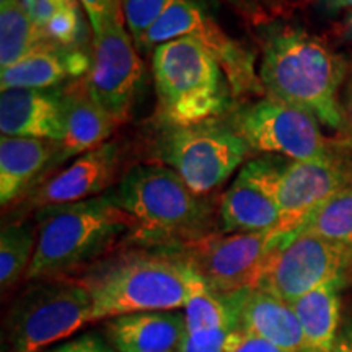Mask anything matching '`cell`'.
Returning a JSON list of instances; mask_svg holds the SVG:
<instances>
[{
	"label": "cell",
	"instance_id": "obj_21",
	"mask_svg": "<svg viewBox=\"0 0 352 352\" xmlns=\"http://www.w3.org/2000/svg\"><path fill=\"white\" fill-rule=\"evenodd\" d=\"M116 127L113 118L88 95L85 85L69 88L65 135L63 142L57 144V152L47 170L107 144Z\"/></svg>",
	"mask_w": 352,
	"mask_h": 352
},
{
	"label": "cell",
	"instance_id": "obj_25",
	"mask_svg": "<svg viewBox=\"0 0 352 352\" xmlns=\"http://www.w3.org/2000/svg\"><path fill=\"white\" fill-rule=\"evenodd\" d=\"M310 232L352 253V183L329 197L298 232Z\"/></svg>",
	"mask_w": 352,
	"mask_h": 352
},
{
	"label": "cell",
	"instance_id": "obj_30",
	"mask_svg": "<svg viewBox=\"0 0 352 352\" xmlns=\"http://www.w3.org/2000/svg\"><path fill=\"white\" fill-rule=\"evenodd\" d=\"M44 352H114L101 333H83Z\"/></svg>",
	"mask_w": 352,
	"mask_h": 352
},
{
	"label": "cell",
	"instance_id": "obj_2",
	"mask_svg": "<svg viewBox=\"0 0 352 352\" xmlns=\"http://www.w3.org/2000/svg\"><path fill=\"white\" fill-rule=\"evenodd\" d=\"M38 240L25 283L78 277L101 259L124 248L134 233V220L113 192L47 206L34 214Z\"/></svg>",
	"mask_w": 352,
	"mask_h": 352
},
{
	"label": "cell",
	"instance_id": "obj_16",
	"mask_svg": "<svg viewBox=\"0 0 352 352\" xmlns=\"http://www.w3.org/2000/svg\"><path fill=\"white\" fill-rule=\"evenodd\" d=\"M67 122V90L8 88L0 95V131L10 138H33L60 144Z\"/></svg>",
	"mask_w": 352,
	"mask_h": 352
},
{
	"label": "cell",
	"instance_id": "obj_37",
	"mask_svg": "<svg viewBox=\"0 0 352 352\" xmlns=\"http://www.w3.org/2000/svg\"><path fill=\"white\" fill-rule=\"evenodd\" d=\"M63 7H70V8H78V2L80 0H57Z\"/></svg>",
	"mask_w": 352,
	"mask_h": 352
},
{
	"label": "cell",
	"instance_id": "obj_29",
	"mask_svg": "<svg viewBox=\"0 0 352 352\" xmlns=\"http://www.w3.org/2000/svg\"><path fill=\"white\" fill-rule=\"evenodd\" d=\"M232 333L230 329L186 333L182 352H226Z\"/></svg>",
	"mask_w": 352,
	"mask_h": 352
},
{
	"label": "cell",
	"instance_id": "obj_34",
	"mask_svg": "<svg viewBox=\"0 0 352 352\" xmlns=\"http://www.w3.org/2000/svg\"><path fill=\"white\" fill-rule=\"evenodd\" d=\"M342 120H344L342 132H344L346 135V142L352 145V74L349 82H347L344 104H342Z\"/></svg>",
	"mask_w": 352,
	"mask_h": 352
},
{
	"label": "cell",
	"instance_id": "obj_26",
	"mask_svg": "<svg viewBox=\"0 0 352 352\" xmlns=\"http://www.w3.org/2000/svg\"><path fill=\"white\" fill-rule=\"evenodd\" d=\"M170 3L171 0H121L126 28L135 44L142 41Z\"/></svg>",
	"mask_w": 352,
	"mask_h": 352
},
{
	"label": "cell",
	"instance_id": "obj_12",
	"mask_svg": "<svg viewBox=\"0 0 352 352\" xmlns=\"http://www.w3.org/2000/svg\"><path fill=\"white\" fill-rule=\"evenodd\" d=\"M94 36V65L87 76L85 88L118 126L124 124L132 116L142 87V60L122 13L111 16Z\"/></svg>",
	"mask_w": 352,
	"mask_h": 352
},
{
	"label": "cell",
	"instance_id": "obj_40",
	"mask_svg": "<svg viewBox=\"0 0 352 352\" xmlns=\"http://www.w3.org/2000/svg\"><path fill=\"white\" fill-rule=\"evenodd\" d=\"M114 352H116V351H114Z\"/></svg>",
	"mask_w": 352,
	"mask_h": 352
},
{
	"label": "cell",
	"instance_id": "obj_6",
	"mask_svg": "<svg viewBox=\"0 0 352 352\" xmlns=\"http://www.w3.org/2000/svg\"><path fill=\"white\" fill-rule=\"evenodd\" d=\"M95 323L90 292L77 277L26 283L2 321V352H44Z\"/></svg>",
	"mask_w": 352,
	"mask_h": 352
},
{
	"label": "cell",
	"instance_id": "obj_33",
	"mask_svg": "<svg viewBox=\"0 0 352 352\" xmlns=\"http://www.w3.org/2000/svg\"><path fill=\"white\" fill-rule=\"evenodd\" d=\"M331 352H352V315L341 321Z\"/></svg>",
	"mask_w": 352,
	"mask_h": 352
},
{
	"label": "cell",
	"instance_id": "obj_4",
	"mask_svg": "<svg viewBox=\"0 0 352 352\" xmlns=\"http://www.w3.org/2000/svg\"><path fill=\"white\" fill-rule=\"evenodd\" d=\"M346 65L320 38L290 26L271 30L263 43L259 80L270 98L311 113L342 131L340 88Z\"/></svg>",
	"mask_w": 352,
	"mask_h": 352
},
{
	"label": "cell",
	"instance_id": "obj_22",
	"mask_svg": "<svg viewBox=\"0 0 352 352\" xmlns=\"http://www.w3.org/2000/svg\"><path fill=\"white\" fill-rule=\"evenodd\" d=\"M341 284H327L290 303L310 352H331L341 327Z\"/></svg>",
	"mask_w": 352,
	"mask_h": 352
},
{
	"label": "cell",
	"instance_id": "obj_31",
	"mask_svg": "<svg viewBox=\"0 0 352 352\" xmlns=\"http://www.w3.org/2000/svg\"><path fill=\"white\" fill-rule=\"evenodd\" d=\"M80 3L85 8L94 34L98 33L111 16L122 13L121 0H80Z\"/></svg>",
	"mask_w": 352,
	"mask_h": 352
},
{
	"label": "cell",
	"instance_id": "obj_9",
	"mask_svg": "<svg viewBox=\"0 0 352 352\" xmlns=\"http://www.w3.org/2000/svg\"><path fill=\"white\" fill-rule=\"evenodd\" d=\"M290 240L274 232L222 233L176 248L201 277L206 287L215 294H230L256 287L271 254Z\"/></svg>",
	"mask_w": 352,
	"mask_h": 352
},
{
	"label": "cell",
	"instance_id": "obj_32",
	"mask_svg": "<svg viewBox=\"0 0 352 352\" xmlns=\"http://www.w3.org/2000/svg\"><path fill=\"white\" fill-rule=\"evenodd\" d=\"M226 352H285L270 341L245 331H233Z\"/></svg>",
	"mask_w": 352,
	"mask_h": 352
},
{
	"label": "cell",
	"instance_id": "obj_27",
	"mask_svg": "<svg viewBox=\"0 0 352 352\" xmlns=\"http://www.w3.org/2000/svg\"><path fill=\"white\" fill-rule=\"evenodd\" d=\"M82 32V19L78 8L63 7L50 20V23L39 30L41 38L52 41L59 46H77L78 38Z\"/></svg>",
	"mask_w": 352,
	"mask_h": 352
},
{
	"label": "cell",
	"instance_id": "obj_28",
	"mask_svg": "<svg viewBox=\"0 0 352 352\" xmlns=\"http://www.w3.org/2000/svg\"><path fill=\"white\" fill-rule=\"evenodd\" d=\"M241 20L254 26L266 25L280 16L287 8V0H222Z\"/></svg>",
	"mask_w": 352,
	"mask_h": 352
},
{
	"label": "cell",
	"instance_id": "obj_41",
	"mask_svg": "<svg viewBox=\"0 0 352 352\" xmlns=\"http://www.w3.org/2000/svg\"><path fill=\"white\" fill-rule=\"evenodd\" d=\"M308 352H310V351H308Z\"/></svg>",
	"mask_w": 352,
	"mask_h": 352
},
{
	"label": "cell",
	"instance_id": "obj_19",
	"mask_svg": "<svg viewBox=\"0 0 352 352\" xmlns=\"http://www.w3.org/2000/svg\"><path fill=\"white\" fill-rule=\"evenodd\" d=\"M239 331L270 341L285 352H308L300 321L290 303L259 287L235 292Z\"/></svg>",
	"mask_w": 352,
	"mask_h": 352
},
{
	"label": "cell",
	"instance_id": "obj_24",
	"mask_svg": "<svg viewBox=\"0 0 352 352\" xmlns=\"http://www.w3.org/2000/svg\"><path fill=\"white\" fill-rule=\"evenodd\" d=\"M41 41L33 16L21 2L0 8V67L8 69L28 56Z\"/></svg>",
	"mask_w": 352,
	"mask_h": 352
},
{
	"label": "cell",
	"instance_id": "obj_8",
	"mask_svg": "<svg viewBox=\"0 0 352 352\" xmlns=\"http://www.w3.org/2000/svg\"><path fill=\"white\" fill-rule=\"evenodd\" d=\"M191 36L215 57L226 74L233 98L261 96L263 83L254 69V54L223 32L197 0H171L164 15L148 30L138 50L148 51L171 39Z\"/></svg>",
	"mask_w": 352,
	"mask_h": 352
},
{
	"label": "cell",
	"instance_id": "obj_23",
	"mask_svg": "<svg viewBox=\"0 0 352 352\" xmlns=\"http://www.w3.org/2000/svg\"><path fill=\"white\" fill-rule=\"evenodd\" d=\"M36 223L10 222L0 232V287L2 296L25 280L36 250Z\"/></svg>",
	"mask_w": 352,
	"mask_h": 352
},
{
	"label": "cell",
	"instance_id": "obj_10",
	"mask_svg": "<svg viewBox=\"0 0 352 352\" xmlns=\"http://www.w3.org/2000/svg\"><path fill=\"white\" fill-rule=\"evenodd\" d=\"M351 274L349 250L302 230L271 254L256 287L294 303L321 285H346Z\"/></svg>",
	"mask_w": 352,
	"mask_h": 352
},
{
	"label": "cell",
	"instance_id": "obj_11",
	"mask_svg": "<svg viewBox=\"0 0 352 352\" xmlns=\"http://www.w3.org/2000/svg\"><path fill=\"white\" fill-rule=\"evenodd\" d=\"M230 124L258 153L292 162L315 160L329 153L320 121L314 114L270 96L240 108Z\"/></svg>",
	"mask_w": 352,
	"mask_h": 352
},
{
	"label": "cell",
	"instance_id": "obj_38",
	"mask_svg": "<svg viewBox=\"0 0 352 352\" xmlns=\"http://www.w3.org/2000/svg\"><path fill=\"white\" fill-rule=\"evenodd\" d=\"M16 2H21V0H0V8H6V7H10L13 3Z\"/></svg>",
	"mask_w": 352,
	"mask_h": 352
},
{
	"label": "cell",
	"instance_id": "obj_39",
	"mask_svg": "<svg viewBox=\"0 0 352 352\" xmlns=\"http://www.w3.org/2000/svg\"><path fill=\"white\" fill-rule=\"evenodd\" d=\"M349 32H351V34H352V15L349 16Z\"/></svg>",
	"mask_w": 352,
	"mask_h": 352
},
{
	"label": "cell",
	"instance_id": "obj_14",
	"mask_svg": "<svg viewBox=\"0 0 352 352\" xmlns=\"http://www.w3.org/2000/svg\"><path fill=\"white\" fill-rule=\"evenodd\" d=\"M352 183V165L336 153L292 162L279 186V223L276 235L292 240L320 206Z\"/></svg>",
	"mask_w": 352,
	"mask_h": 352
},
{
	"label": "cell",
	"instance_id": "obj_7",
	"mask_svg": "<svg viewBox=\"0 0 352 352\" xmlns=\"http://www.w3.org/2000/svg\"><path fill=\"white\" fill-rule=\"evenodd\" d=\"M250 152L235 127L220 120L165 126L157 142V157L202 197L222 186Z\"/></svg>",
	"mask_w": 352,
	"mask_h": 352
},
{
	"label": "cell",
	"instance_id": "obj_13",
	"mask_svg": "<svg viewBox=\"0 0 352 352\" xmlns=\"http://www.w3.org/2000/svg\"><path fill=\"white\" fill-rule=\"evenodd\" d=\"M287 165L279 155L254 158L245 164L219 202L220 232L274 230L279 223V186Z\"/></svg>",
	"mask_w": 352,
	"mask_h": 352
},
{
	"label": "cell",
	"instance_id": "obj_20",
	"mask_svg": "<svg viewBox=\"0 0 352 352\" xmlns=\"http://www.w3.org/2000/svg\"><path fill=\"white\" fill-rule=\"evenodd\" d=\"M57 152V144L44 139H0V202L6 209L33 191V184L46 173Z\"/></svg>",
	"mask_w": 352,
	"mask_h": 352
},
{
	"label": "cell",
	"instance_id": "obj_15",
	"mask_svg": "<svg viewBox=\"0 0 352 352\" xmlns=\"http://www.w3.org/2000/svg\"><path fill=\"white\" fill-rule=\"evenodd\" d=\"M121 151L118 142H107L77 157L30 192L26 209L70 204L108 192L120 168Z\"/></svg>",
	"mask_w": 352,
	"mask_h": 352
},
{
	"label": "cell",
	"instance_id": "obj_36",
	"mask_svg": "<svg viewBox=\"0 0 352 352\" xmlns=\"http://www.w3.org/2000/svg\"><path fill=\"white\" fill-rule=\"evenodd\" d=\"M21 3H23L26 10L30 12V15L33 16V13H34V8H36V0H21Z\"/></svg>",
	"mask_w": 352,
	"mask_h": 352
},
{
	"label": "cell",
	"instance_id": "obj_35",
	"mask_svg": "<svg viewBox=\"0 0 352 352\" xmlns=\"http://www.w3.org/2000/svg\"><path fill=\"white\" fill-rule=\"evenodd\" d=\"M324 6L331 10H342V8H352V0H323Z\"/></svg>",
	"mask_w": 352,
	"mask_h": 352
},
{
	"label": "cell",
	"instance_id": "obj_3",
	"mask_svg": "<svg viewBox=\"0 0 352 352\" xmlns=\"http://www.w3.org/2000/svg\"><path fill=\"white\" fill-rule=\"evenodd\" d=\"M109 191L134 220L127 245L176 250L220 232L208 197L195 195L166 165L134 166Z\"/></svg>",
	"mask_w": 352,
	"mask_h": 352
},
{
	"label": "cell",
	"instance_id": "obj_18",
	"mask_svg": "<svg viewBox=\"0 0 352 352\" xmlns=\"http://www.w3.org/2000/svg\"><path fill=\"white\" fill-rule=\"evenodd\" d=\"M94 59L78 46H59L41 38L36 47L0 76L2 90L8 88H56L90 74Z\"/></svg>",
	"mask_w": 352,
	"mask_h": 352
},
{
	"label": "cell",
	"instance_id": "obj_17",
	"mask_svg": "<svg viewBox=\"0 0 352 352\" xmlns=\"http://www.w3.org/2000/svg\"><path fill=\"white\" fill-rule=\"evenodd\" d=\"M101 336L116 352H182L186 321L179 310L139 311L101 321Z\"/></svg>",
	"mask_w": 352,
	"mask_h": 352
},
{
	"label": "cell",
	"instance_id": "obj_1",
	"mask_svg": "<svg viewBox=\"0 0 352 352\" xmlns=\"http://www.w3.org/2000/svg\"><path fill=\"white\" fill-rule=\"evenodd\" d=\"M77 279L90 292L95 323L139 311L182 310L208 289L178 252L145 246L118 250Z\"/></svg>",
	"mask_w": 352,
	"mask_h": 352
},
{
	"label": "cell",
	"instance_id": "obj_5",
	"mask_svg": "<svg viewBox=\"0 0 352 352\" xmlns=\"http://www.w3.org/2000/svg\"><path fill=\"white\" fill-rule=\"evenodd\" d=\"M152 72L164 126L220 120L230 108L233 95L226 74L195 38H176L157 46Z\"/></svg>",
	"mask_w": 352,
	"mask_h": 352
}]
</instances>
